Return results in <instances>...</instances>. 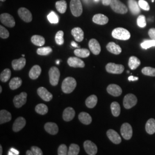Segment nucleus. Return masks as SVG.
<instances>
[{"label":"nucleus","mask_w":155,"mask_h":155,"mask_svg":"<svg viewBox=\"0 0 155 155\" xmlns=\"http://www.w3.org/2000/svg\"><path fill=\"white\" fill-rule=\"evenodd\" d=\"M8 155H19V152L17 150H15V148H11L10 150L9 151Z\"/></svg>","instance_id":"51"},{"label":"nucleus","mask_w":155,"mask_h":155,"mask_svg":"<svg viewBox=\"0 0 155 155\" xmlns=\"http://www.w3.org/2000/svg\"><path fill=\"white\" fill-rule=\"evenodd\" d=\"M12 120L11 113L6 110L0 111V124L2 125L6 122H9Z\"/></svg>","instance_id":"27"},{"label":"nucleus","mask_w":155,"mask_h":155,"mask_svg":"<svg viewBox=\"0 0 155 155\" xmlns=\"http://www.w3.org/2000/svg\"><path fill=\"white\" fill-rule=\"evenodd\" d=\"M68 150L66 145L65 144H61L58 148V154L59 155H68Z\"/></svg>","instance_id":"46"},{"label":"nucleus","mask_w":155,"mask_h":155,"mask_svg":"<svg viewBox=\"0 0 155 155\" xmlns=\"http://www.w3.org/2000/svg\"><path fill=\"white\" fill-rule=\"evenodd\" d=\"M26 155H33V153L32 152V150H28L27 152H26Z\"/></svg>","instance_id":"54"},{"label":"nucleus","mask_w":155,"mask_h":155,"mask_svg":"<svg viewBox=\"0 0 155 155\" xmlns=\"http://www.w3.org/2000/svg\"><path fill=\"white\" fill-rule=\"evenodd\" d=\"M141 47L145 50H147L152 47H155V40L152 39L145 40L141 44Z\"/></svg>","instance_id":"42"},{"label":"nucleus","mask_w":155,"mask_h":155,"mask_svg":"<svg viewBox=\"0 0 155 155\" xmlns=\"http://www.w3.org/2000/svg\"><path fill=\"white\" fill-rule=\"evenodd\" d=\"M71 34L75 40L78 42L82 41L84 39V32L83 30L79 27L73 28L71 31Z\"/></svg>","instance_id":"24"},{"label":"nucleus","mask_w":155,"mask_h":155,"mask_svg":"<svg viewBox=\"0 0 155 155\" xmlns=\"http://www.w3.org/2000/svg\"><path fill=\"white\" fill-rule=\"evenodd\" d=\"M107 91L111 95L114 97H118L122 93V89L118 85L116 84H110L107 87Z\"/></svg>","instance_id":"14"},{"label":"nucleus","mask_w":155,"mask_h":155,"mask_svg":"<svg viewBox=\"0 0 155 155\" xmlns=\"http://www.w3.org/2000/svg\"><path fill=\"white\" fill-rule=\"evenodd\" d=\"M137 102V97L133 94H128L124 97L123 104L125 109H129L136 105Z\"/></svg>","instance_id":"7"},{"label":"nucleus","mask_w":155,"mask_h":155,"mask_svg":"<svg viewBox=\"0 0 155 155\" xmlns=\"http://www.w3.org/2000/svg\"><path fill=\"white\" fill-rule=\"evenodd\" d=\"M26 125V120L22 117H19L15 120L13 125V130L15 132L20 131Z\"/></svg>","instance_id":"18"},{"label":"nucleus","mask_w":155,"mask_h":155,"mask_svg":"<svg viewBox=\"0 0 155 155\" xmlns=\"http://www.w3.org/2000/svg\"><path fill=\"white\" fill-rule=\"evenodd\" d=\"M142 73L147 76L155 77V68L150 67H145L141 70Z\"/></svg>","instance_id":"41"},{"label":"nucleus","mask_w":155,"mask_h":155,"mask_svg":"<svg viewBox=\"0 0 155 155\" xmlns=\"http://www.w3.org/2000/svg\"><path fill=\"white\" fill-rule=\"evenodd\" d=\"M110 5L113 11L117 13L125 14L127 12V7L120 0H112Z\"/></svg>","instance_id":"4"},{"label":"nucleus","mask_w":155,"mask_h":155,"mask_svg":"<svg viewBox=\"0 0 155 155\" xmlns=\"http://www.w3.org/2000/svg\"><path fill=\"white\" fill-rule=\"evenodd\" d=\"M138 4H139L140 7L144 11H148L150 10V5H149L147 1H145V0H139Z\"/></svg>","instance_id":"48"},{"label":"nucleus","mask_w":155,"mask_h":155,"mask_svg":"<svg viewBox=\"0 0 155 155\" xmlns=\"http://www.w3.org/2000/svg\"><path fill=\"white\" fill-rule=\"evenodd\" d=\"M50 82L52 86H56L59 81L61 73L59 70L56 67H52L49 70Z\"/></svg>","instance_id":"5"},{"label":"nucleus","mask_w":155,"mask_h":155,"mask_svg":"<svg viewBox=\"0 0 155 155\" xmlns=\"http://www.w3.org/2000/svg\"><path fill=\"white\" fill-rule=\"evenodd\" d=\"M124 66L122 64H117L114 63H109L106 66L107 72L113 74H120L124 71Z\"/></svg>","instance_id":"6"},{"label":"nucleus","mask_w":155,"mask_h":155,"mask_svg":"<svg viewBox=\"0 0 155 155\" xmlns=\"http://www.w3.org/2000/svg\"><path fill=\"white\" fill-rule=\"evenodd\" d=\"M9 36V31L2 27V25L0 26V37L2 39H7Z\"/></svg>","instance_id":"47"},{"label":"nucleus","mask_w":155,"mask_h":155,"mask_svg":"<svg viewBox=\"0 0 155 155\" xmlns=\"http://www.w3.org/2000/svg\"><path fill=\"white\" fill-rule=\"evenodd\" d=\"M138 79H139V78L133 77L132 75L128 77V80L129 81H137Z\"/></svg>","instance_id":"53"},{"label":"nucleus","mask_w":155,"mask_h":155,"mask_svg":"<svg viewBox=\"0 0 155 155\" xmlns=\"http://www.w3.org/2000/svg\"><path fill=\"white\" fill-rule=\"evenodd\" d=\"M74 54L79 58H85L90 56V51L86 48H78L74 51Z\"/></svg>","instance_id":"34"},{"label":"nucleus","mask_w":155,"mask_h":155,"mask_svg":"<svg viewBox=\"0 0 155 155\" xmlns=\"http://www.w3.org/2000/svg\"><path fill=\"white\" fill-rule=\"evenodd\" d=\"M68 64L70 67L75 68H83L85 66V64L83 61L78 57H70L67 60Z\"/></svg>","instance_id":"17"},{"label":"nucleus","mask_w":155,"mask_h":155,"mask_svg":"<svg viewBox=\"0 0 155 155\" xmlns=\"http://www.w3.org/2000/svg\"><path fill=\"white\" fill-rule=\"evenodd\" d=\"M111 113L113 116L118 117L121 113V107L120 104L117 102H113L110 105Z\"/></svg>","instance_id":"35"},{"label":"nucleus","mask_w":155,"mask_h":155,"mask_svg":"<svg viewBox=\"0 0 155 155\" xmlns=\"http://www.w3.org/2000/svg\"><path fill=\"white\" fill-rule=\"evenodd\" d=\"M38 94L39 95V97L46 102L50 101L52 99L53 96L52 94L49 92L47 89L44 87H40L37 90Z\"/></svg>","instance_id":"16"},{"label":"nucleus","mask_w":155,"mask_h":155,"mask_svg":"<svg viewBox=\"0 0 155 155\" xmlns=\"http://www.w3.org/2000/svg\"><path fill=\"white\" fill-rule=\"evenodd\" d=\"M35 111L39 114L45 115L48 113V108L47 106L44 104H40L36 106Z\"/></svg>","instance_id":"38"},{"label":"nucleus","mask_w":155,"mask_h":155,"mask_svg":"<svg viewBox=\"0 0 155 155\" xmlns=\"http://www.w3.org/2000/svg\"><path fill=\"white\" fill-rule=\"evenodd\" d=\"M2 87L0 86V93H2Z\"/></svg>","instance_id":"58"},{"label":"nucleus","mask_w":155,"mask_h":155,"mask_svg":"<svg viewBox=\"0 0 155 155\" xmlns=\"http://www.w3.org/2000/svg\"><path fill=\"white\" fill-rule=\"evenodd\" d=\"M121 133L122 137L127 140L132 138L133 135V130L132 126L128 123H124L121 127Z\"/></svg>","instance_id":"9"},{"label":"nucleus","mask_w":155,"mask_h":155,"mask_svg":"<svg viewBox=\"0 0 155 155\" xmlns=\"http://www.w3.org/2000/svg\"><path fill=\"white\" fill-rule=\"evenodd\" d=\"M137 25L140 28H144L147 25L146 18L143 15H140L138 17L137 20Z\"/></svg>","instance_id":"45"},{"label":"nucleus","mask_w":155,"mask_h":155,"mask_svg":"<svg viewBox=\"0 0 155 155\" xmlns=\"http://www.w3.org/2000/svg\"><path fill=\"white\" fill-rule=\"evenodd\" d=\"M148 35L150 39L155 40V28L150 29L148 32Z\"/></svg>","instance_id":"50"},{"label":"nucleus","mask_w":155,"mask_h":155,"mask_svg":"<svg viewBox=\"0 0 155 155\" xmlns=\"http://www.w3.org/2000/svg\"><path fill=\"white\" fill-rule=\"evenodd\" d=\"M31 150H32V153H33V155H43V153L42 152L41 150L36 146H33L31 147Z\"/></svg>","instance_id":"49"},{"label":"nucleus","mask_w":155,"mask_h":155,"mask_svg":"<svg viewBox=\"0 0 155 155\" xmlns=\"http://www.w3.org/2000/svg\"><path fill=\"white\" fill-rule=\"evenodd\" d=\"M27 94L25 92H22L16 95L13 99L14 105L16 108H20L25 104L27 102Z\"/></svg>","instance_id":"10"},{"label":"nucleus","mask_w":155,"mask_h":155,"mask_svg":"<svg viewBox=\"0 0 155 155\" xmlns=\"http://www.w3.org/2000/svg\"><path fill=\"white\" fill-rule=\"evenodd\" d=\"M48 20L51 24H57L59 22V18L54 12L52 11L47 16Z\"/></svg>","instance_id":"44"},{"label":"nucleus","mask_w":155,"mask_h":155,"mask_svg":"<svg viewBox=\"0 0 155 155\" xmlns=\"http://www.w3.org/2000/svg\"><path fill=\"white\" fill-rule=\"evenodd\" d=\"M98 102V98L95 95H91L86 100V105L89 108L94 107Z\"/></svg>","instance_id":"32"},{"label":"nucleus","mask_w":155,"mask_h":155,"mask_svg":"<svg viewBox=\"0 0 155 155\" xmlns=\"http://www.w3.org/2000/svg\"><path fill=\"white\" fill-rule=\"evenodd\" d=\"M94 1H98V0H94Z\"/></svg>","instance_id":"62"},{"label":"nucleus","mask_w":155,"mask_h":155,"mask_svg":"<svg viewBox=\"0 0 155 155\" xmlns=\"http://www.w3.org/2000/svg\"><path fill=\"white\" fill-rule=\"evenodd\" d=\"M145 130L147 132L150 134H153L155 133V120L150 118L145 125Z\"/></svg>","instance_id":"29"},{"label":"nucleus","mask_w":155,"mask_h":155,"mask_svg":"<svg viewBox=\"0 0 155 155\" xmlns=\"http://www.w3.org/2000/svg\"><path fill=\"white\" fill-rule=\"evenodd\" d=\"M111 1H112V0H102V2L103 5L107 6L110 5Z\"/></svg>","instance_id":"52"},{"label":"nucleus","mask_w":155,"mask_h":155,"mask_svg":"<svg viewBox=\"0 0 155 155\" xmlns=\"http://www.w3.org/2000/svg\"><path fill=\"white\" fill-rule=\"evenodd\" d=\"M70 9L73 16L75 17L80 16L83 12L82 5L81 0H71Z\"/></svg>","instance_id":"3"},{"label":"nucleus","mask_w":155,"mask_h":155,"mask_svg":"<svg viewBox=\"0 0 155 155\" xmlns=\"http://www.w3.org/2000/svg\"><path fill=\"white\" fill-rule=\"evenodd\" d=\"M111 35L114 39L121 40H127L130 38V33L127 29L120 27L115 28L112 31Z\"/></svg>","instance_id":"2"},{"label":"nucleus","mask_w":155,"mask_h":155,"mask_svg":"<svg viewBox=\"0 0 155 155\" xmlns=\"http://www.w3.org/2000/svg\"><path fill=\"white\" fill-rule=\"evenodd\" d=\"M56 63H57V64H59V61H56Z\"/></svg>","instance_id":"59"},{"label":"nucleus","mask_w":155,"mask_h":155,"mask_svg":"<svg viewBox=\"0 0 155 155\" xmlns=\"http://www.w3.org/2000/svg\"><path fill=\"white\" fill-rule=\"evenodd\" d=\"M26 64V59L22 57L18 59H15L12 62V66L14 70H21Z\"/></svg>","instance_id":"20"},{"label":"nucleus","mask_w":155,"mask_h":155,"mask_svg":"<svg viewBox=\"0 0 155 155\" xmlns=\"http://www.w3.org/2000/svg\"><path fill=\"white\" fill-rule=\"evenodd\" d=\"M0 155H2V147L1 145H0Z\"/></svg>","instance_id":"56"},{"label":"nucleus","mask_w":155,"mask_h":155,"mask_svg":"<svg viewBox=\"0 0 155 155\" xmlns=\"http://www.w3.org/2000/svg\"><path fill=\"white\" fill-rule=\"evenodd\" d=\"M141 61L136 56H130L129 61H128V66L131 70H135L140 65Z\"/></svg>","instance_id":"30"},{"label":"nucleus","mask_w":155,"mask_h":155,"mask_svg":"<svg viewBox=\"0 0 155 155\" xmlns=\"http://www.w3.org/2000/svg\"><path fill=\"white\" fill-rule=\"evenodd\" d=\"M45 129L47 133L52 135H55L59 131V128L57 124L54 122L46 123L45 124Z\"/></svg>","instance_id":"21"},{"label":"nucleus","mask_w":155,"mask_h":155,"mask_svg":"<svg viewBox=\"0 0 155 155\" xmlns=\"http://www.w3.org/2000/svg\"><path fill=\"white\" fill-rule=\"evenodd\" d=\"M80 148L77 144H71L68 150V155H77L79 153Z\"/></svg>","instance_id":"39"},{"label":"nucleus","mask_w":155,"mask_h":155,"mask_svg":"<svg viewBox=\"0 0 155 155\" xmlns=\"http://www.w3.org/2000/svg\"><path fill=\"white\" fill-rule=\"evenodd\" d=\"M71 45H72V47H78V45L75 42H74V41H72L71 42Z\"/></svg>","instance_id":"55"},{"label":"nucleus","mask_w":155,"mask_h":155,"mask_svg":"<svg viewBox=\"0 0 155 155\" xmlns=\"http://www.w3.org/2000/svg\"><path fill=\"white\" fill-rule=\"evenodd\" d=\"M152 2H154V0H152Z\"/></svg>","instance_id":"61"},{"label":"nucleus","mask_w":155,"mask_h":155,"mask_svg":"<svg viewBox=\"0 0 155 155\" xmlns=\"http://www.w3.org/2000/svg\"><path fill=\"white\" fill-rule=\"evenodd\" d=\"M89 47L91 52L95 55H99L101 48L98 41L95 39H91L89 42Z\"/></svg>","instance_id":"15"},{"label":"nucleus","mask_w":155,"mask_h":155,"mask_svg":"<svg viewBox=\"0 0 155 155\" xmlns=\"http://www.w3.org/2000/svg\"><path fill=\"white\" fill-rule=\"evenodd\" d=\"M55 6L56 9L59 13L62 14L64 13L66 11L67 7L66 1L64 0H61V1H57L56 2Z\"/></svg>","instance_id":"36"},{"label":"nucleus","mask_w":155,"mask_h":155,"mask_svg":"<svg viewBox=\"0 0 155 155\" xmlns=\"http://www.w3.org/2000/svg\"><path fill=\"white\" fill-rule=\"evenodd\" d=\"M0 20L4 25L8 27L12 28L15 25V20L13 17L9 13H2L0 16Z\"/></svg>","instance_id":"8"},{"label":"nucleus","mask_w":155,"mask_h":155,"mask_svg":"<svg viewBox=\"0 0 155 155\" xmlns=\"http://www.w3.org/2000/svg\"><path fill=\"white\" fill-rule=\"evenodd\" d=\"M77 86V81L72 77H67L64 79L61 84V89L64 93L70 94L75 90Z\"/></svg>","instance_id":"1"},{"label":"nucleus","mask_w":155,"mask_h":155,"mask_svg":"<svg viewBox=\"0 0 155 155\" xmlns=\"http://www.w3.org/2000/svg\"><path fill=\"white\" fill-rule=\"evenodd\" d=\"M83 1H84V2H86V3H89V1H90V0H83Z\"/></svg>","instance_id":"57"},{"label":"nucleus","mask_w":155,"mask_h":155,"mask_svg":"<svg viewBox=\"0 0 155 155\" xmlns=\"http://www.w3.org/2000/svg\"><path fill=\"white\" fill-rule=\"evenodd\" d=\"M22 84V80L20 78L15 77L12 78L9 82V87L12 90H16L19 88Z\"/></svg>","instance_id":"31"},{"label":"nucleus","mask_w":155,"mask_h":155,"mask_svg":"<svg viewBox=\"0 0 155 155\" xmlns=\"http://www.w3.org/2000/svg\"><path fill=\"white\" fill-rule=\"evenodd\" d=\"M41 72V68L38 65L33 66L29 72V78L32 79H36L39 78Z\"/></svg>","instance_id":"26"},{"label":"nucleus","mask_w":155,"mask_h":155,"mask_svg":"<svg viewBox=\"0 0 155 155\" xmlns=\"http://www.w3.org/2000/svg\"><path fill=\"white\" fill-rule=\"evenodd\" d=\"M0 1L2 2H4V1H5L6 0H0Z\"/></svg>","instance_id":"60"},{"label":"nucleus","mask_w":155,"mask_h":155,"mask_svg":"<svg viewBox=\"0 0 155 155\" xmlns=\"http://www.w3.org/2000/svg\"><path fill=\"white\" fill-rule=\"evenodd\" d=\"M18 14L19 17L24 21L30 22L32 20V15L28 9L25 8H21L18 10Z\"/></svg>","instance_id":"12"},{"label":"nucleus","mask_w":155,"mask_h":155,"mask_svg":"<svg viewBox=\"0 0 155 155\" xmlns=\"http://www.w3.org/2000/svg\"><path fill=\"white\" fill-rule=\"evenodd\" d=\"M128 6L131 13L134 15H137L140 13V7L136 0H128Z\"/></svg>","instance_id":"25"},{"label":"nucleus","mask_w":155,"mask_h":155,"mask_svg":"<svg viewBox=\"0 0 155 155\" xmlns=\"http://www.w3.org/2000/svg\"><path fill=\"white\" fill-rule=\"evenodd\" d=\"M64 32L62 31H59L56 33L55 41L57 45H61L64 43Z\"/></svg>","instance_id":"43"},{"label":"nucleus","mask_w":155,"mask_h":155,"mask_svg":"<svg viewBox=\"0 0 155 155\" xmlns=\"http://www.w3.org/2000/svg\"><path fill=\"white\" fill-rule=\"evenodd\" d=\"M11 77V71L9 68H6L0 75V79L2 82H6Z\"/></svg>","instance_id":"37"},{"label":"nucleus","mask_w":155,"mask_h":155,"mask_svg":"<svg viewBox=\"0 0 155 155\" xmlns=\"http://www.w3.org/2000/svg\"><path fill=\"white\" fill-rule=\"evenodd\" d=\"M31 41L33 45L41 47L45 44V39L40 35H34L31 38Z\"/></svg>","instance_id":"33"},{"label":"nucleus","mask_w":155,"mask_h":155,"mask_svg":"<svg viewBox=\"0 0 155 155\" xmlns=\"http://www.w3.org/2000/svg\"><path fill=\"white\" fill-rule=\"evenodd\" d=\"M107 136L111 141L115 144H119L121 142V138L118 133L113 129H109L107 131Z\"/></svg>","instance_id":"13"},{"label":"nucleus","mask_w":155,"mask_h":155,"mask_svg":"<svg viewBox=\"0 0 155 155\" xmlns=\"http://www.w3.org/2000/svg\"><path fill=\"white\" fill-rule=\"evenodd\" d=\"M52 49L50 47H41L37 50V54L41 56L48 55L51 52H52Z\"/></svg>","instance_id":"40"},{"label":"nucleus","mask_w":155,"mask_h":155,"mask_svg":"<svg viewBox=\"0 0 155 155\" xmlns=\"http://www.w3.org/2000/svg\"><path fill=\"white\" fill-rule=\"evenodd\" d=\"M84 149L86 152L89 155H95L97 154L98 148L97 147L94 143L90 140H86L83 144Z\"/></svg>","instance_id":"11"},{"label":"nucleus","mask_w":155,"mask_h":155,"mask_svg":"<svg viewBox=\"0 0 155 155\" xmlns=\"http://www.w3.org/2000/svg\"><path fill=\"white\" fill-rule=\"evenodd\" d=\"M93 21L98 25H105L109 21V18L104 15L97 14L93 17Z\"/></svg>","instance_id":"22"},{"label":"nucleus","mask_w":155,"mask_h":155,"mask_svg":"<svg viewBox=\"0 0 155 155\" xmlns=\"http://www.w3.org/2000/svg\"><path fill=\"white\" fill-rule=\"evenodd\" d=\"M106 48L109 52L114 55H119L122 52L121 48L114 42L109 43L106 45Z\"/></svg>","instance_id":"23"},{"label":"nucleus","mask_w":155,"mask_h":155,"mask_svg":"<svg viewBox=\"0 0 155 155\" xmlns=\"http://www.w3.org/2000/svg\"><path fill=\"white\" fill-rule=\"evenodd\" d=\"M75 116V111L72 107H68L63 111V118L66 122L71 121L74 118Z\"/></svg>","instance_id":"19"},{"label":"nucleus","mask_w":155,"mask_h":155,"mask_svg":"<svg viewBox=\"0 0 155 155\" xmlns=\"http://www.w3.org/2000/svg\"><path fill=\"white\" fill-rule=\"evenodd\" d=\"M78 118L79 121L84 125H89L92 122L91 117L86 112H81L78 116Z\"/></svg>","instance_id":"28"}]
</instances>
